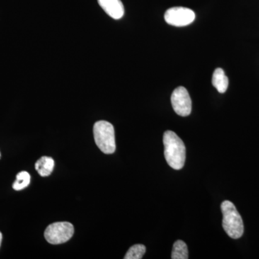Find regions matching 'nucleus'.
Masks as SVG:
<instances>
[{
    "label": "nucleus",
    "instance_id": "obj_1",
    "mask_svg": "<svg viewBox=\"0 0 259 259\" xmlns=\"http://www.w3.org/2000/svg\"><path fill=\"white\" fill-rule=\"evenodd\" d=\"M163 141L167 163L174 169H182L186 160V148L183 141L171 131L164 133Z\"/></svg>",
    "mask_w": 259,
    "mask_h": 259
},
{
    "label": "nucleus",
    "instance_id": "obj_2",
    "mask_svg": "<svg viewBox=\"0 0 259 259\" xmlns=\"http://www.w3.org/2000/svg\"><path fill=\"white\" fill-rule=\"evenodd\" d=\"M223 227L228 236L233 239H238L244 232L243 220L236 207L231 201L226 200L221 204Z\"/></svg>",
    "mask_w": 259,
    "mask_h": 259
},
{
    "label": "nucleus",
    "instance_id": "obj_3",
    "mask_svg": "<svg viewBox=\"0 0 259 259\" xmlns=\"http://www.w3.org/2000/svg\"><path fill=\"white\" fill-rule=\"evenodd\" d=\"M95 144L105 154H112L116 150L115 128L110 122L100 120L93 127Z\"/></svg>",
    "mask_w": 259,
    "mask_h": 259
},
{
    "label": "nucleus",
    "instance_id": "obj_4",
    "mask_svg": "<svg viewBox=\"0 0 259 259\" xmlns=\"http://www.w3.org/2000/svg\"><path fill=\"white\" fill-rule=\"evenodd\" d=\"M74 233V228L71 223L57 222L47 227L44 236L51 244L58 245L69 241Z\"/></svg>",
    "mask_w": 259,
    "mask_h": 259
},
{
    "label": "nucleus",
    "instance_id": "obj_5",
    "mask_svg": "<svg viewBox=\"0 0 259 259\" xmlns=\"http://www.w3.org/2000/svg\"><path fill=\"white\" fill-rule=\"evenodd\" d=\"M164 19L167 23L173 26H187L195 20V13L189 8L175 7L166 10Z\"/></svg>",
    "mask_w": 259,
    "mask_h": 259
},
{
    "label": "nucleus",
    "instance_id": "obj_6",
    "mask_svg": "<svg viewBox=\"0 0 259 259\" xmlns=\"http://www.w3.org/2000/svg\"><path fill=\"white\" fill-rule=\"evenodd\" d=\"M172 107L177 115L182 117L190 115L192 112V100L187 89L179 87L175 89L171 97Z\"/></svg>",
    "mask_w": 259,
    "mask_h": 259
},
{
    "label": "nucleus",
    "instance_id": "obj_7",
    "mask_svg": "<svg viewBox=\"0 0 259 259\" xmlns=\"http://www.w3.org/2000/svg\"><path fill=\"white\" fill-rule=\"evenodd\" d=\"M97 1L102 10L112 18L119 20L123 17L125 9L121 0H97Z\"/></svg>",
    "mask_w": 259,
    "mask_h": 259
},
{
    "label": "nucleus",
    "instance_id": "obj_8",
    "mask_svg": "<svg viewBox=\"0 0 259 259\" xmlns=\"http://www.w3.org/2000/svg\"><path fill=\"white\" fill-rule=\"evenodd\" d=\"M212 83L213 86L216 88V90L220 93L223 94L226 93L228 90L229 81L225 74L224 70L221 68H218L214 70L212 75Z\"/></svg>",
    "mask_w": 259,
    "mask_h": 259
},
{
    "label": "nucleus",
    "instance_id": "obj_9",
    "mask_svg": "<svg viewBox=\"0 0 259 259\" xmlns=\"http://www.w3.org/2000/svg\"><path fill=\"white\" fill-rule=\"evenodd\" d=\"M54 166H55V162L52 158L42 156L35 163V168L40 176L44 177H49L51 175Z\"/></svg>",
    "mask_w": 259,
    "mask_h": 259
},
{
    "label": "nucleus",
    "instance_id": "obj_10",
    "mask_svg": "<svg viewBox=\"0 0 259 259\" xmlns=\"http://www.w3.org/2000/svg\"><path fill=\"white\" fill-rule=\"evenodd\" d=\"M189 258L188 248L185 242L177 241L174 244L172 250V259H187Z\"/></svg>",
    "mask_w": 259,
    "mask_h": 259
},
{
    "label": "nucleus",
    "instance_id": "obj_11",
    "mask_svg": "<svg viewBox=\"0 0 259 259\" xmlns=\"http://www.w3.org/2000/svg\"><path fill=\"white\" fill-rule=\"evenodd\" d=\"M30 182V175L28 172L21 171L16 176V180L13 185V188L16 191L23 190L26 188Z\"/></svg>",
    "mask_w": 259,
    "mask_h": 259
},
{
    "label": "nucleus",
    "instance_id": "obj_12",
    "mask_svg": "<svg viewBox=\"0 0 259 259\" xmlns=\"http://www.w3.org/2000/svg\"><path fill=\"white\" fill-rule=\"evenodd\" d=\"M146 246L142 244L133 245L129 248L128 251L126 253L125 259H141L146 253Z\"/></svg>",
    "mask_w": 259,
    "mask_h": 259
},
{
    "label": "nucleus",
    "instance_id": "obj_13",
    "mask_svg": "<svg viewBox=\"0 0 259 259\" xmlns=\"http://www.w3.org/2000/svg\"><path fill=\"white\" fill-rule=\"evenodd\" d=\"M2 241H3V234H2L1 232H0V246H1Z\"/></svg>",
    "mask_w": 259,
    "mask_h": 259
},
{
    "label": "nucleus",
    "instance_id": "obj_14",
    "mask_svg": "<svg viewBox=\"0 0 259 259\" xmlns=\"http://www.w3.org/2000/svg\"><path fill=\"white\" fill-rule=\"evenodd\" d=\"M0 158H1V153H0Z\"/></svg>",
    "mask_w": 259,
    "mask_h": 259
}]
</instances>
